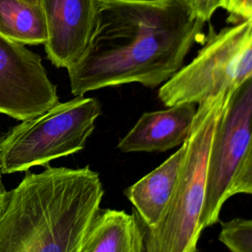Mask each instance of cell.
I'll use <instances>...</instances> for the list:
<instances>
[{"instance_id": "9", "label": "cell", "mask_w": 252, "mask_h": 252, "mask_svg": "<svg viewBox=\"0 0 252 252\" xmlns=\"http://www.w3.org/2000/svg\"><path fill=\"white\" fill-rule=\"evenodd\" d=\"M196 109L194 103H183L145 112L120 140L117 149L123 153H161L181 146L190 134Z\"/></svg>"}, {"instance_id": "13", "label": "cell", "mask_w": 252, "mask_h": 252, "mask_svg": "<svg viewBox=\"0 0 252 252\" xmlns=\"http://www.w3.org/2000/svg\"><path fill=\"white\" fill-rule=\"evenodd\" d=\"M219 239L230 252H252V221L235 218L221 222Z\"/></svg>"}, {"instance_id": "19", "label": "cell", "mask_w": 252, "mask_h": 252, "mask_svg": "<svg viewBox=\"0 0 252 252\" xmlns=\"http://www.w3.org/2000/svg\"><path fill=\"white\" fill-rule=\"evenodd\" d=\"M0 176H2V174H1V171H0Z\"/></svg>"}, {"instance_id": "7", "label": "cell", "mask_w": 252, "mask_h": 252, "mask_svg": "<svg viewBox=\"0 0 252 252\" xmlns=\"http://www.w3.org/2000/svg\"><path fill=\"white\" fill-rule=\"evenodd\" d=\"M58 102L40 56L0 34V113L24 121Z\"/></svg>"}, {"instance_id": "2", "label": "cell", "mask_w": 252, "mask_h": 252, "mask_svg": "<svg viewBox=\"0 0 252 252\" xmlns=\"http://www.w3.org/2000/svg\"><path fill=\"white\" fill-rule=\"evenodd\" d=\"M103 193L98 173L90 166L28 170L7 191L0 252H78Z\"/></svg>"}, {"instance_id": "4", "label": "cell", "mask_w": 252, "mask_h": 252, "mask_svg": "<svg viewBox=\"0 0 252 252\" xmlns=\"http://www.w3.org/2000/svg\"><path fill=\"white\" fill-rule=\"evenodd\" d=\"M101 113L96 98L76 96L21 121L0 139V171L10 174L80 152Z\"/></svg>"}, {"instance_id": "15", "label": "cell", "mask_w": 252, "mask_h": 252, "mask_svg": "<svg viewBox=\"0 0 252 252\" xmlns=\"http://www.w3.org/2000/svg\"><path fill=\"white\" fill-rule=\"evenodd\" d=\"M193 15L203 23L208 22L218 8H221L222 0H184Z\"/></svg>"}, {"instance_id": "14", "label": "cell", "mask_w": 252, "mask_h": 252, "mask_svg": "<svg viewBox=\"0 0 252 252\" xmlns=\"http://www.w3.org/2000/svg\"><path fill=\"white\" fill-rule=\"evenodd\" d=\"M221 8L228 13L227 22L230 24L252 19V0H222Z\"/></svg>"}, {"instance_id": "5", "label": "cell", "mask_w": 252, "mask_h": 252, "mask_svg": "<svg viewBox=\"0 0 252 252\" xmlns=\"http://www.w3.org/2000/svg\"><path fill=\"white\" fill-rule=\"evenodd\" d=\"M252 77L228 94L210 147L206 193L199 226L219 220L220 210L231 196L252 193Z\"/></svg>"}, {"instance_id": "8", "label": "cell", "mask_w": 252, "mask_h": 252, "mask_svg": "<svg viewBox=\"0 0 252 252\" xmlns=\"http://www.w3.org/2000/svg\"><path fill=\"white\" fill-rule=\"evenodd\" d=\"M98 0H39L45 27L44 49L58 68H69L90 39Z\"/></svg>"}, {"instance_id": "1", "label": "cell", "mask_w": 252, "mask_h": 252, "mask_svg": "<svg viewBox=\"0 0 252 252\" xmlns=\"http://www.w3.org/2000/svg\"><path fill=\"white\" fill-rule=\"evenodd\" d=\"M204 24L184 0H98L88 44L67 68L71 93L163 84L182 67Z\"/></svg>"}, {"instance_id": "16", "label": "cell", "mask_w": 252, "mask_h": 252, "mask_svg": "<svg viewBox=\"0 0 252 252\" xmlns=\"http://www.w3.org/2000/svg\"><path fill=\"white\" fill-rule=\"evenodd\" d=\"M132 215L134 218V252H147L148 227L135 209L132 211Z\"/></svg>"}, {"instance_id": "10", "label": "cell", "mask_w": 252, "mask_h": 252, "mask_svg": "<svg viewBox=\"0 0 252 252\" xmlns=\"http://www.w3.org/2000/svg\"><path fill=\"white\" fill-rule=\"evenodd\" d=\"M185 149L184 143L159 166L124 191V195L149 229L155 227L161 219L175 186Z\"/></svg>"}, {"instance_id": "17", "label": "cell", "mask_w": 252, "mask_h": 252, "mask_svg": "<svg viewBox=\"0 0 252 252\" xmlns=\"http://www.w3.org/2000/svg\"><path fill=\"white\" fill-rule=\"evenodd\" d=\"M6 195H7V190L4 187V184L2 182V178L0 176V214L3 210L4 204H5V200H6Z\"/></svg>"}, {"instance_id": "12", "label": "cell", "mask_w": 252, "mask_h": 252, "mask_svg": "<svg viewBox=\"0 0 252 252\" xmlns=\"http://www.w3.org/2000/svg\"><path fill=\"white\" fill-rule=\"evenodd\" d=\"M0 34L24 45L44 44L47 34L40 6L22 0H0Z\"/></svg>"}, {"instance_id": "18", "label": "cell", "mask_w": 252, "mask_h": 252, "mask_svg": "<svg viewBox=\"0 0 252 252\" xmlns=\"http://www.w3.org/2000/svg\"><path fill=\"white\" fill-rule=\"evenodd\" d=\"M26 3H29L31 5H39V0H22Z\"/></svg>"}, {"instance_id": "11", "label": "cell", "mask_w": 252, "mask_h": 252, "mask_svg": "<svg viewBox=\"0 0 252 252\" xmlns=\"http://www.w3.org/2000/svg\"><path fill=\"white\" fill-rule=\"evenodd\" d=\"M78 252H134V218L100 208L90 222Z\"/></svg>"}, {"instance_id": "6", "label": "cell", "mask_w": 252, "mask_h": 252, "mask_svg": "<svg viewBox=\"0 0 252 252\" xmlns=\"http://www.w3.org/2000/svg\"><path fill=\"white\" fill-rule=\"evenodd\" d=\"M252 77V19L210 31L197 56L158 90L165 106L198 104L236 88Z\"/></svg>"}, {"instance_id": "3", "label": "cell", "mask_w": 252, "mask_h": 252, "mask_svg": "<svg viewBox=\"0 0 252 252\" xmlns=\"http://www.w3.org/2000/svg\"><path fill=\"white\" fill-rule=\"evenodd\" d=\"M231 91L198 103L170 199L157 225L148 228L147 252H198L210 147Z\"/></svg>"}]
</instances>
